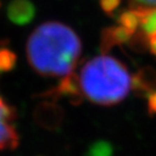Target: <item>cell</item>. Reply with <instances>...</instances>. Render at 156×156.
Masks as SVG:
<instances>
[{
  "instance_id": "6da1fadb",
  "label": "cell",
  "mask_w": 156,
  "mask_h": 156,
  "mask_svg": "<svg viewBox=\"0 0 156 156\" xmlns=\"http://www.w3.org/2000/svg\"><path fill=\"white\" fill-rule=\"evenodd\" d=\"M27 58L43 76H66L73 73L82 52L81 39L71 27L58 21L39 24L27 41Z\"/></svg>"
},
{
  "instance_id": "7a4b0ae2",
  "label": "cell",
  "mask_w": 156,
  "mask_h": 156,
  "mask_svg": "<svg viewBox=\"0 0 156 156\" xmlns=\"http://www.w3.org/2000/svg\"><path fill=\"white\" fill-rule=\"evenodd\" d=\"M79 80L84 97L98 105H115L132 89V76L127 67L105 53L86 62Z\"/></svg>"
},
{
  "instance_id": "3957f363",
  "label": "cell",
  "mask_w": 156,
  "mask_h": 156,
  "mask_svg": "<svg viewBox=\"0 0 156 156\" xmlns=\"http://www.w3.org/2000/svg\"><path fill=\"white\" fill-rule=\"evenodd\" d=\"M16 112L7 101L0 95V149H15L20 136L15 127Z\"/></svg>"
},
{
  "instance_id": "277c9868",
  "label": "cell",
  "mask_w": 156,
  "mask_h": 156,
  "mask_svg": "<svg viewBox=\"0 0 156 156\" xmlns=\"http://www.w3.org/2000/svg\"><path fill=\"white\" fill-rule=\"evenodd\" d=\"M42 97L53 101H58L59 98H66L69 103L78 105L83 100V94L81 90L79 76L74 73L64 76L55 88L43 93Z\"/></svg>"
},
{
  "instance_id": "5b68a950",
  "label": "cell",
  "mask_w": 156,
  "mask_h": 156,
  "mask_svg": "<svg viewBox=\"0 0 156 156\" xmlns=\"http://www.w3.org/2000/svg\"><path fill=\"white\" fill-rule=\"evenodd\" d=\"M34 118L43 128L56 129L62 125L64 111L62 106L57 104V101L43 98L35 109Z\"/></svg>"
},
{
  "instance_id": "8992f818",
  "label": "cell",
  "mask_w": 156,
  "mask_h": 156,
  "mask_svg": "<svg viewBox=\"0 0 156 156\" xmlns=\"http://www.w3.org/2000/svg\"><path fill=\"white\" fill-rule=\"evenodd\" d=\"M7 17L16 26H27L33 22L36 7L30 0H12L7 6Z\"/></svg>"
},
{
  "instance_id": "52a82bcc",
  "label": "cell",
  "mask_w": 156,
  "mask_h": 156,
  "mask_svg": "<svg viewBox=\"0 0 156 156\" xmlns=\"http://www.w3.org/2000/svg\"><path fill=\"white\" fill-rule=\"evenodd\" d=\"M133 37L134 34L119 24L106 27L101 33V50L103 53L109 52L116 45L126 44L131 42Z\"/></svg>"
},
{
  "instance_id": "ba28073f",
  "label": "cell",
  "mask_w": 156,
  "mask_h": 156,
  "mask_svg": "<svg viewBox=\"0 0 156 156\" xmlns=\"http://www.w3.org/2000/svg\"><path fill=\"white\" fill-rule=\"evenodd\" d=\"M132 89L140 96L149 95L156 89V72L149 67L140 69L132 78Z\"/></svg>"
},
{
  "instance_id": "9c48e42d",
  "label": "cell",
  "mask_w": 156,
  "mask_h": 156,
  "mask_svg": "<svg viewBox=\"0 0 156 156\" xmlns=\"http://www.w3.org/2000/svg\"><path fill=\"white\" fill-rule=\"evenodd\" d=\"M139 14L140 44H145L146 39L156 35V8H134Z\"/></svg>"
},
{
  "instance_id": "30bf717a",
  "label": "cell",
  "mask_w": 156,
  "mask_h": 156,
  "mask_svg": "<svg viewBox=\"0 0 156 156\" xmlns=\"http://www.w3.org/2000/svg\"><path fill=\"white\" fill-rule=\"evenodd\" d=\"M117 23L119 26L126 28L127 30H129L131 33L135 35L140 24L139 14H138L136 9L129 8L128 11H125L122 14H119L117 19Z\"/></svg>"
},
{
  "instance_id": "8fae6325",
  "label": "cell",
  "mask_w": 156,
  "mask_h": 156,
  "mask_svg": "<svg viewBox=\"0 0 156 156\" xmlns=\"http://www.w3.org/2000/svg\"><path fill=\"white\" fill-rule=\"evenodd\" d=\"M17 57L14 51L7 48H0V73L11 72L16 65Z\"/></svg>"
},
{
  "instance_id": "7c38bea8",
  "label": "cell",
  "mask_w": 156,
  "mask_h": 156,
  "mask_svg": "<svg viewBox=\"0 0 156 156\" xmlns=\"http://www.w3.org/2000/svg\"><path fill=\"white\" fill-rule=\"evenodd\" d=\"M86 156H113V148L110 142L98 140L89 146Z\"/></svg>"
},
{
  "instance_id": "4fadbf2b",
  "label": "cell",
  "mask_w": 156,
  "mask_h": 156,
  "mask_svg": "<svg viewBox=\"0 0 156 156\" xmlns=\"http://www.w3.org/2000/svg\"><path fill=\"white\" fill-rule=\"evenodd\" d=\"M122 0H100V6L104 13L108 15H112L118 9Z\"/></svg>"
},
{
  "instance_id": "5bb4252c",
  "label": "cell",
  "mask_w": 156,
  "mask_h": 156,
  "mask_svg": "<svg viewBox=\"0 0 156 156\" xmlns=\"http://www.w3.org/2000/svg\"><path fill=\"white\" fill-rule=\"evenodd\" d=\"M131 8H156V0H127Z\"/></svg>"
},
{
  "instance_id": "9a60e30c",
  "label": "cell",
  "mask_w": 156,
  "mask_h": 156,
  "mask_svg": "<svg viewBox=\"0 0 156 156\" xmlns=\"http://www.w3.org/2000/svg\"><path fill=\"white\" fill-rule=\"evenodd\" d=\"M148 111L151 115H156V89L148 96Z\"/></svg>"
},
{
  "instance_id": "2e32d148",
  "label": "cell",
  "mask_w": 156,
  "mask_h": 156,
  "mask_svg": "<svg viewBox=\"0 0 156 156\" xmlns=\"http://www.w3.org/2000/svg\"><path fill=\"white\" fill-rule=\"evenodd\" d=\"M145 45L151 55L156 56V35L151 36V37H148V38L146 39Z\"/></svg>"
},
{
  "instance_id": "e0dca14e",
  "label": "cell",
  "mask_w": 156,
  "mask_h": 156,
  "mask_svg": "<svg viewBox=\"0 0 156 156\" xmlns=\"http://www.w3.org/2000/svg\"><path fill=\"white\" fill-rule=\"evenodd\" d=\"M0 7H1V2H0Z\"/></svg>"
}]
</instances>
